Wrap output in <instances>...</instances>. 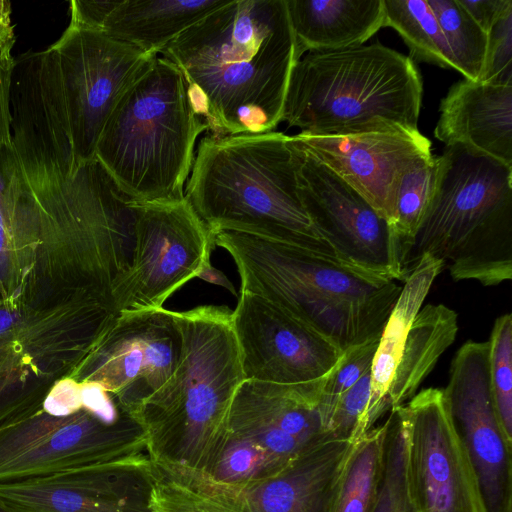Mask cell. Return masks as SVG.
Segmentation results:
<instances>
[{
  "label": "cell",
  "mask_w": 512,
  "mask_h": 512,
  "mask_svg": "<svg viewBox=\"0 0 512 512\" xmlns=\"http://www.w3.org/2000/svg\"><path fill=\"white\" fill-rule=\"evenodd\" d=\"M13 153L6 179L28 201L41 240L33 301L89 294L111 303L132 257L134 201L97 158L78 161L69 141L21 140Z\"/></svg>",
  "instance_id": "obj_1"
},
{
  "label": "cell",
  "mask_w": 512,
  "mask_h": 512,
  "mask_svg": "<svg viewBox=\"0 0 512 512\" xmlns=\"http://www.w3.org/2000/svg\"><path fill=\"white\" fill-rule=\"evenodd\" d=\"M160 54L182 73L190 105L213 136L275 131L300 59L286 0L229 1Z\"/></svg>",
  "instance_id": "obj_2"
},
{
  "label": "cell",
  "mask_w": 512,
  "mask_h": 512,
  "mask_svg": "<svg viewBox=\"0 0 512 512\" xmlns=\"http://www.w3.org/2000/svg\"><path fill=\"white\" fill-rule=\"evenodd\" d=\"M236 265L240 291L259 295L342 353L380 338L402 285L341 257L322 237L283 241L214 233Z\"/></svg>",
  "instance_id": "obj_3"
},
{
  "label": "cell",
  "mask_w": 512,
  "mask_h": 512,
  "mask_svg": "<svg viewBox=\"0 0 512 512\" xmlns=\"http://www.w3.org/2000/svg\"><path fill=\"white\" fill-rule=\"evenodd\" d=\"M181 353L170 379L133 417L150 460L210 473L223 449L238 387L245 381L232 310L200 305L173 311Z\"/></svg>",
  "instance_id": "obj_4"
},
{
  "label": "cell",
  "mask_w": 512,
  "mask_h": 512,
  "mask_svg": "<svg viewBox=\"0 0 512 512\" xmlns=\"http://www.w3.org/2000/svg\"><path fill=\"white\" fill-rule=\"evenodd\" d=\"M422 96L415 62L380 43L313 51L292 70L282 122L312 135L418 130Z\"/></svg>",
  "instance_id": "obj_5"
},
{
  "label": "cell",
  "mask_w": 512,
  "mask_h": 512,
  "mask_svg": "<svg viewBox=\"0 0 512 512\" xmlns=\"http://www.w3.org/2000/svg\"><path fill=\"white\" fill-rule=\"evenodd\" d=\"M289 135L206 136L184 195L214 234L233 230L295 241L320 236L298 193Z\"/></svg>",
  "instance_id": "obj_6"
},
{
  "label": "cell",
  "mask_w": 512,
  "mask_h": 512,
  "mask_svg": "<svg viewBox=\"0 0 512 512\" xmlns=\"http://www.w3.org/2000/svg\"><path fill=\"white\" fill-rule=\"evenodd\" d=\"M435 191L405 261L428 254L454 281L484 286L512 278V166L464 145L438 156Z\"/></svg>",
  "instance_id": "obj_7"
},
{
  "label": "cell",
  "mask_w": 512,
  "mask_h": 512,
  "mask_svg": "<svg viewBox=\"0 0 512 512\" xmlns=\"http://www.w3.org/2000/svg\"><path fill=\"white\" fill-rule=\"evenodd\" d=\"M206 130L182 73L158 56L111 112L95 157L134 202L176 200L185 196L196 140Z\"/></svg>",
  "instance_id": "obj_8"
},
{
  "label": "cell",
  "mask_w": 512,
  "mask_h": 512,
  "mask_svg": "<svg viewBox=\"0 0 512 512\" xmlns=\"http://www.w3.org/2000/svg\"><path fill=\"white\" fill-rule=\"evenodd\" d=\"M118 313L82 294L66 301H0V429L37 411L70 377Z\"/></svg>",
  "instance_id": "obj_9"
},
{
  "label": "cell",
  "mask_w": 512,
  "mask_h": 512,
  "mask_svg": "<svg viewBox=\"0 0 512 512\" xmlns=\"http://www.w3.org/2000/svg\"><path fill=\"white\" fill-rule=\"evenodd\" d=\"M144 451V429L127 412L109 418L92 410L84 400L80 409L66 415L51 414L40 407L0 429V483L47 476Z\"/></svg>",
  "instance_id": "obj_10"
},
{
  "label": "cell",
  "mask_w": 512,
  "mask_h": 512,
  "mask_svg": "<svg viewBox=\"0 0 512 512\" xmlns=\"http://www.w3.org/2000/svg\"><path fill=\"white\" fill-rule=\"evenodd\" d=\"M130 265L114 282L117 313L162 308L188 281L211 266L214 234L183 198L133 202Z\"/></svg>",
  "instance_id": "obj_11"
},
{
  "label": "cell",
  "mask_w": 512,
  "mask_h": 512,
  "mask_svg": "<svg viewBox=\"0 0 512 512\" xmlns=\"http://www.w3.org/2000/svg\"><path fill=\"white\" fill-rule=\"evenodd\" d=\"M51 47L58 57L75 156L93 160L111 112L158 55L71 24Z\"/></svg>",
  "instance_id": "obj_12"
},
{
  "label": "cell",
  "mask_w": 512,
  "mask_h": 512,
  "mask_svg": "<svg viewBox=\"0 0 512 512\" xmlns=\"http://www.w3.org/2000/svg\"><path fill=\"white\" fill-rule=\"evenodd\" d=\"M443 392L474 479L480 512H512V440L494 404L488 341H467L458 349Z\"/></svg>",
  "instance_id": "obj_13"
},
{
  "label": "cell",
  "mask_w": 512,
  "mask_h": 512,
  "mask_svg": "<svg viewBox=\"0 0 512 512\" xmlns=\"http://www.w3.org/2000/svg\"><path fill=\"white\" fill-rule=\"evenodd\" d=\"M181 344L173 311L163 307L123 311L70 378L100 385L133 416L170 379Z\"/></svg>",
  "instance_id": "obj_14"
},
{
  "label": "cell",
  "mask_w": 512,
  "mask_h": 512,
  "mask_svg": "<svg viewBox=\"0 0 512 512\" xmlns=\"http://www.w3.org/2000/svg\"><path fill=\"white\" fill-rule=\"evenodd\" d=\"M288 141L299 197L320 236L357 267L404 281L401 246L392 226L336 173Z\"/></svg>",
  "instance_id": "obj_15"
},
{
  "label": "cell",
  "mask_w": 512,
  "mask_h": 512,
  "mask_svg": "<svg viewBox=\"0 0 512 512\" xmlns=\"http://www.w3.org/2000/svg\"><path fill=\"white\" fill-rule=\"evenodd\" d=\"M232 324L245 380L305 387L321 395L342 352L267 299L240 291Z\"/></svg>",
  "instance_id": "obj_16"
},
{
  "label": "cell",
  "mask_w": 512,
  "mask_h": 512,
  "mask_svg": "<svg viewBox=\"0 0 512 512\" xmlns=\"http://www.w3.org/2000/svg\"><path fill=\"white\" fill-rule=\"evenodd\" d=\"M406 439V470L419 512H480L474 479L443 389L427 388L397 407Z\"/></svg>",
  "instance_id": "obj_17"
},
{
  "label": "cell",
  "mask_w": 512,
  "mask_h": 512,
  "mask_svg": "<svg viewBox=\"0 0 512 512\" xmlns=\"http://www.w3.org/2000/svg\"><path fill=\"white\" fill-rule=\"evenodd\" d=\"M154 485L147 454L0 483L14 512H152Z\"/></svg>",
  "instance_id": "obj_18"
},
{
  "label": "cell",
  "mask_w": 512,
  "mask_h": 512,
  "mask_svg": "<svg viewBox=\"0 0 512 512\" xmlns=\"http://www.w3.org/2000/svg\"><path fill=\"white\" fill-rule=\"evenodd\" d=\"M289 140L353 187L392 228L403 174L433 155L419 130L404 127L348 135L299 132Z\"/></svg>",
  "instance_id": "obj_19"
},
{
  "label": "cell",
  "mask_w": 512,
  "mask_h": 512,
  "mask_svg": "<svg viewBox=\"0 0 512 512\" xmlns=\"http://www.w3.org/2000/svg\"><path fill=\"white\" fill-rule=\"evenodd\" d=\"M353 444L324 441L301 453L275 475L237 485L243 512H334Z\"/></svg>",
  "instance_id": "obj_20"
},
{
  "label": "cell",
  "mask_w": 512,
  "mask_h": 512,
  "mask_svg": "<svg viewBox=\"0 0 512 512\" xmlns=\"http://www.w3.org/2000/svg\"><path fill=\"white\" fill-rule=\"evenodd\" d=\"M434 135L512 166V85L462 79L440 102Z\"/></svg>",
  "instance_id": "obj_21"
},
{
  "label": "cell",
  "mask_w": 512,
  "mask_h": 512,
  "mask_svg": "<svg viewBox=\"0 0 512 512\" xmlns=\"http://www.w3.org/2000/svg\"><path fill=\"white\" fill-rule=\"evenodd\" d=\"M286 5L300 58L363 45L385 27L383 0H286Z\"/></svg>",
  "instance_id": "obj_22"
},
{
  "label": "cell",
  "mask_w": 512,
  "mask_h": 512,
  "mask_svg": "<svg viewBox=\"0 0 512 512\" xmlns=\"http://www.w3.org/2000/svg\"><path fill=\"white\" fill-rule=\"evenodd\" d=\"M444 268L443 262L425 254L409 271L399 297L379 338L371 366L370 398L361 423L364 435L387 413L386 396L400 361L409 329L429 290Z\"/></svg>",
  "instance_id": "obj_23"
},
{
  "label": "cell",
  "mask_w": 512,
  "mask_h": 512,
  "mask_svg": "<svg viewBox=\"0 0 512 512\" xmlns=\"http://www.w3.org/2000/svg\"><path fill=\"white\" fill-rule=\"evenodd\" d=\"M228 0H119L99 31L160 54L174 38Z\"/></svg>",
  "instance_id": "obj_24"
},
{
  "label": "cell",
  "mask_w": 512,
  "mask_h": 512,
  "mask_svg": "<svg viewBox=\"0 0 512 512\" xmlns=\"http://www.w3.org/2000/svg\"><path fill=\"white\" fill-rule=\"evenodd\" d=\"M457 313L443 304L421 307L409 329L405 346L386 396V409L405 405L416 394L439 358L454 342Z\"/></svg>",
  "instance_id": "obj_25"
},
{
  "label": "cell",
  "mask_w": 512,
  "mask_h": 512,
  "mask_svg": "<svg viewBox=\"0 0 512 512\" xmlns=\"http://www.w3.org/2000/svg\"><path fill=\"white\" fill-rule=\"evenodd\" d=\"M151 462L152 512H243L237 485L181 465Z\"/></svg>",
  "instance_id": "obj_26"
},
{
  "label": "cell",
  "mask_w": 512,
  "mask_h": 512,
  "mask_svg": "<svg viewBox=\"0 0 512 512\" xmlns=\"http://www.w3.org/2000/svg\"><path fill=\"white\" fill-rule=\"evenodd\" d=\"M40 240L14 201L0 192V301L32 300Z\"/></svg>",
  "instance_id": "obj_27"
},
{
  "label": "cell",
  "mask_w": 512,
  "mask_h": 512,
  "mask_svg": "<svg viewBox=\"0 0 512 512\" xmlns=\"http://www.w3.org/2000/svg\"><path fill=\"white\" fill-rule=\"evenodd\" d=\"M383 425L356 440L341 476L334 512H373L380 492Z\"/></svg>",
  "instance_id": "obj_28"
},
{
  "label": "cell",
  "mask_w": 512,
  "mask_h": 512,
  "mask_svg": "<svg viewBox=\"0 0 512 512\" xmlns=\"http://www.w3.org/2000/svg\"><path fill=\"white\" fill-rule=\"evenodd\" d=\"M383 3L385 27L398 32L413 62L453 68L450 50L427 0H383Z\"/></svg>",
  "instance_id": "obj_29"
},
{
  "label": "cell",
  "mask_w": 512,
  "mask_h": 512,
  "mask_svg": "<svg viewBox=\"0 0 512 512\" xmlns=\"http://www.w3.org/2000/svg\"><path fill=\"white\" fill-rule=\"evenodd\" d=\"M450 50L453 68L465 79L483 78L488 34L472 19L458 0H427Z\"/></svg>",
  "instance_id": "obj_30"
},
{
  "label": "cell",
  "mask_w": 512,
  "mask_h": 512,
  "mask_svg": "<svg viewBox=\"0 0 512 512\" xmlns=\"http://www.w3.org/2000/svg\"><path fill=\"white\" fill-rule=\"evenodd\" d=\"M438 170V156L431 155L410 167L400 180L393 230L401 246L403 270L413 239L433 197Z\"/></svg>",
  "instance_id": "obj_31"
},
{
  "label": "cell",
  "mask_w": 512,
  "mask_h": 512,
  "mask_svg": "<svg viewBox=\"0 0 512 512\" xmlns=\"http://www.w3.org/2000/svg\"><path fill=\"white\" fill-rule=\"evenodd\" d=\"M382 425V477L373 512H419L409 491L405 430L399 409H392Z\"/></svg>",
  "instance_id": "obj_32"
},
{
  "label": "cell",
  "mask_w": 512,
  "mask_h": 512,
  "mask_svg": "<svg viewBox=\"0 0 512 512\" xmlns=\"http://www.w3.org/2000/svg\"><path fill=\"white\" fill-rule=\"evenodd\" d=\"M489 342L490 381L495 408L506 436L512 440V316L495 320Z\"/></svg>",
  "instance_id": "obj_33"
},
{
  "label": "cell",
  "mask_w": 512,
  "mask_h": 512,
  "mask_svg": "<svg viewBox=\"0 0 512 512\" xmlns=\"http://www.w3.org/2000/svg\"><path fill=\"white\" fill-rule=\"evenodd\" d=\"M378 342L379 338L346 350L327 377L318 404L327 433L337 400L371 369Z\"/></svg>",
  "instance_id": "obj_34"
},
{
  "label": "cell",
  "mask_w": 512,
  "mask_h": 512,
  "mask_svg": "<svg viewBox=\"0 0 512 512\" xmlns=\"http://www.w3.org/2000/svg\"><path fill=\"white\" fill-rule=\"evenodd\" d=\"M370 383L371 369L339 397L328 424L332 440L355 442L363 436L361 423L369 403Z\"/></svg>",
  "instance_id": "obj_35"
},
{
  "label": "cell",
  "mask_w": 512,
  "mask_h": 512,
  "mask_svg": "<svg viewBox=\"0 0 512 512\" xmlns=\"http://www.w3.org/2000/svg\"><path fill=\"white\" fill-rule=\"evenodd\" d=\"M481 81L512 85V7L488 32L486 63Z\"/></svg>",
  "instance_id": "obj_36"
},
{
  "label": "cell",
  "mask_w": 512,
  "mask_h": 512,
  "mask_svg": "<svg viewBox=\"0 0 512 512\" xmlns=\"http://www.w3.org/2000/svg\"><path fill=\"white\" fill-rule=\"evenodd\" d=\"M15 42L0 50V167L13 155L11 139L10 98L15 59L12 48Z\"/></svg>",
  "instance_id": "obj_37"
},
{
  "label": "cell",
  "mask_w": 512,
  "mask_h": 512,
  "mask_svg": "<svg viewBox=\"0 0 512 512\" xmlns=\"http://www.w3.org/2000/svg\"><path fill=\"white\" fill-rule=\"evenodd\" d=\"M458 2L487 34L498 19L512 7V0H458Z\"/></svg>",
  "instance_id": "obj_38"
},
{
  "label": "cell",
  "mask_w": 512,
  "mask_h": 512,
  "mask_svg": "<svg viewBox=\"0 0 512 512\" xmlns=\"http://www.w3.org/2000/svg\"><path fill=\"white\" fill-rule=\"evenodd\" d=\"M198 278L210 282L212 284L224 287L225 289L229 290L233 295H237L236 290L231 281L225 276V274L222 271L217 270L212 265L206 268L199 275Z\"/></svg>",
  "instance_id": "obj_39"
},
{
  "label": "cell",
  "mask_w": 512,
  "mask_h": 512,
  "mask_svg": "<svg viewBox=\"0 0 512 512\" xmlns=\"http://www.w3.org/2000/svg\"><path fill=\"white\" fill-rule=\"evenodd\" d=\"M0 24L11 27V4L9 1L0 0Z\"/></svg>",
  "instance_id": "obj_40"
},
{
  "label": "cell",
  "mask_w": 512,
  "mask_h": 512,
  "mask_svg": "<svg viewBox=\"0 0 512 512\" xmlns=\"http://www.w3.org/2000/svg\"><path fill=\"white\" fill-rule=\"evenodd\" d=\"M13 42H15L13 26L5 27L0 24V50Z\"/></svg>",
  "instance_id": "obj_41"
},
{
  "label": "cell",
  "mask_w": 512,
  "mask_h": 512,
  "mask_svg": "<svg viewBox=\"0 0 512 512\" xmlns=\"http://www.w3.org/2000/svg\"><path fill=\"white\" fill-rule=\"evenodd\" d=\"M0 512H14L0 500Z\"/></svg>",
  "instance_id": "obj_42"
}]
</instances>
